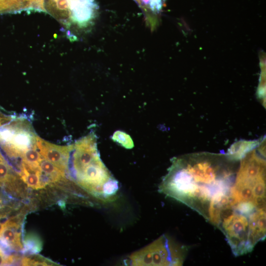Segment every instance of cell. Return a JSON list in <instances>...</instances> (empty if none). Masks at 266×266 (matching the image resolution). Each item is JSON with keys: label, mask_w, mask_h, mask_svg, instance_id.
I'll list each match as a JSON object with an SVG mask.
<instances>
[{"label": "cell", "mask_w": 266, "mask_h": 266, "mask_svg": "<svg viewBox=\"0 0 266 266\" xmlns=\"http://www.w3.org/2000/svg\"><path fill=\"white\" fill-rule=\"evenodd\" d=\"M240 159L201 153L172 159L159 191L190 207L218 229L236 213Z\"/></svg>", "instance_id": "6da1fadb"}, {"label": "cell", "mask_w": 266, "mask_h": 266, "mask_svg": "<svg viewBox=\"0 0 266 266\" xmlns=\"http://www.w3.org/2000/svg\"><path fill=\"white\" fill-rule=\"evenodd\" d=\"M187 250L166 235L129 258L128 264L133 266H182Z\"/></svg>", "instance_id": "7a4b0ae2"}, {"label": "cell", "mask_w": 266, "mask_h": 266, "mask_svg": "<svg viewBox=\"0 0 266 266\" xmlns=\"http://www.w3.org/2000/svg\"><path fill=\"white\" fill-rule=\"evenodd\" d=\"M36 136L25 121L12 119L0 128V148L10 158L21 157L26 150L36 146Z\"/></svg>", "instance_id": "3957f363"}, {"label": "cell", "mask_w": 266, "mask_h": 266, "mask_svg": "<svg viewBox=\"0 0 266 266\" xmlns=\"http://www.w3.org/2000/svg\"><path fill=\"white\" fill-rule=\"evenodd\" d=\"M37 149L42 157L66 173L68 171L72 145H59L36 136Z\"/></svg>", "instance_id": "277c9868"}, {"label": "cell", "mask_w": 266, "mask_h": 266, "mask_svg": "<svg viewBox=\"0 0 266 266\" xmlns=\"http://www.w3.org/2000/svg\"><path fill=\"white\" fill-rule=\"evenodd\" d=\"M21 224L16 217L0 221V241L5 247L19 251L24 249Z\"/></svg>", "instance_id": "5b68a950"}, {"label": "cell", "mask_w": 266, "mask_h": 266, "mask_svg": "<svg viewBox=\"0 0 266 266\" xmlns=\"http://www.w3.org/2000/svg\"><path fill=\"white\" fill-rule=\"evenodd\" d=\"M44 7L48 12L62 23L69 24L70 0H45Z\"/></svg>", "instance_id": "8992f818"}, {"label": "cell", "mask_w": 266, "mask_h": 266, "mask_svg": "<svg viewBox=\"0 0 266 266\" xmlns=\"http://www.w3.org/2000/svg\"><path fill=\"white\" fill-rule=\"evenodd\" d=\"M22 180L31 188L39 190L44 188L48 184L40 169H32L22 163L21 172Z\"/></svg>", "instance_id": "52a82bcc"}, {"label": "cell", "mask_w": 266, "mask_h": 266, "mask_svg": "<svg viewBox=\"0 0 266 266\" xmlns=\"http://www.w3.org/2000/svg\"><path fill=\"white\" fill-rule=\"evenodd\" d=\"M17 181L13 169L0 151V187L12 192L15 190Z\"/></svg>", "instance_id": "ba28073f"}, {"label": "cell", "mask_w": 266, "mask_h": 266, "mask_svg": "<svg viewBox=\"0 0 266 266\" xmlns=\"http://www.w3.org/2000/svg\"><path fill=\"white\" fill-rule=\"evenodd\" d=\"M39 167L48 183L57 182L66 177L65 172L43 158L40 162Z\"/></svg>", "instance_id": "9c48e42d"}, {"label": "cell", "mask_w": 266, "mask_h": 266, "mask_svg": "<svg viewBox=\"0 0 266 266\" xmlns=\"http://www.w3.org/2000/svg\"><path fill=\"white\" fill-rule=\"evenodd\" d=\"M22 163L32 169H40L39 164L42 157L37 146L32 147L26 150L22 155Z\"/></svg>", "instance_id": "30bf717a"}, {"label": "cell", "mask_w": 266, "mask_h": 266, "mask_svg": "<svg viewBox=\"0 0 266 266\" xmlns=\"http://www.w3.org/2000/svg\"><path fill=\"white\" fill-rule=\"evenodd\" d=\"M26 10L24 0H0V13Z\"/></svg>", "instance_id": "8fae6325"}, {"label": "cell", "mask_w": 266, "mask_h": 266, "mask_svg": "<svg viewBox=\"0 0 266 266\" xmlns=\"http://www.w3.org/2000/svg\"><path fill=\"white\" fill-rule=\"evenodd\" d=\"M112 139L126 149H132L133 147V142L131 137L126 133L120 131L115 132Z\"/></svg>", "instance_id": "7c38bea8"}, {"label": "cell", "mask_w": 266, "mask_h": 266, "mask_svg": "<svg viewBox=\"0 0 266 266\" xmlns=\"http://www.w3.org/2000/svg\"><path fill=\"white\" fill-rule=\"evenodd\" d=\"M37 241V239L34 236L29 235L26 237L24 242L25 247L29 251L37 252L41 249V244H38Z\"/></svg>", "instance_id": "4fadbf2b"}, {"label": "cell", "mask_w": 266, "mask_h": 266, "mask_svg": "<svg viewBox=\"0 0 266 266\" xmlns=\"http://www.w3.org/2000/svg\"><path fill=\"white\" fill-rule=\"evenodd\" d=\"M45 0H24L27 10H35L45 12L44 3Z\"/></svg>", "instance_id": "5bb4252c"}, {"label": "cell", "mask_w": 266, "mask_h": 266, "mask_svg": "<svg viewBox=\"0 0 266 266\" xmlns=\"http://www.w3.org/2000/svg\"><path fill=\"white\" fill-rule=\"evenodd\" d=\"M22 265L24 266H49L53 264V262L50 263L48 260L41 259V258H24L22 261Z\"/></svg>", "instance_id": "9a60e30c"}, {"label": "cell", "mask_w": 266, "mask_h": 266, "mask_svg": "<svg viewBox=\"0 0 266 266\" xmlns=\"http://www.w3.org/2000/svg\"><path fill=\"white\" fill-rule=\"evenodd\" d=\"M10 207L5 202L3 196L0 192V221L6 218L8 213L11 211Z\"/></svg>", "instance_id": "2e32d148"}, {"label": "cell", "mask_w": 266, "mask_h": 266, "mask_svg": "<svg viewBox=\"0 0 266 266\" xmlns=\"http://www.w3.org/2000/svg\"><path fill=\"white\" fill-rule=\"evenodd\" d=\"M14 261V257L7 255L1 246H0V266L10 265L13 263Z\"/></svg>", "instance_id": "e0dca14e"}, {"label": "cell", "mask_w": 266, "mask_h": 266, "mask_svg": "<svg viewBox=\"0 0 266 266\" xmlns=\"http://www.w3.org/2000/svg\"><path fill=\"white\" fill-rule=\"evenodd\" d=\"M12 119L10 116L5 115L0 111V128L8 123Z\"/></svg>", "instance_id": "ac0fdd59"}]
</instances>
